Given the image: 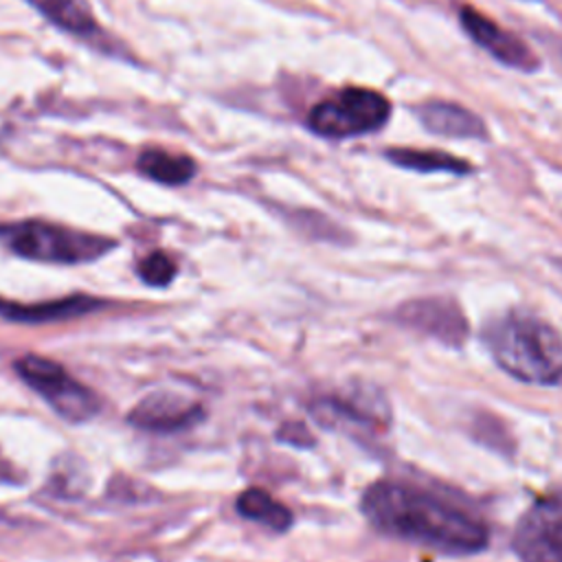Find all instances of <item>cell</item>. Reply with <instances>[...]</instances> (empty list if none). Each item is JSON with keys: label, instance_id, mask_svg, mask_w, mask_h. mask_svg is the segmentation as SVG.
Listing matches in <instances>:
<instances>
[{"label": "cell", "instance_id": "obj_17", "mask_svg": "<svg viewBox=\"0 0 562 562\" xmlns=\"http://www.w3.org/2000/svg\"><path fill=\"white\" fill-rule=\"evenodd\" d=\"M138 274L145 283H149L154 288H162V285L171 283V279L176 277V261L167 252L156 250L138 263Z\"/></svg>", "mask_w": 562, "mask_h": 562}, {"label": "cell", "instance_id": "obj_6", "mask_svg": "<svg viewBox=\"0 0 562 562\" xmlns=\"http://www.w3.org/2000/svg\"><path fill=\"white\" fill-rule=\"evenodd\" d=\"M512 547L522 562H562V490L527 507L516 522Z\"/></svg>", "mask_w": 562, "mask_h": 562}, {"label": "cell", "instance_id": "obj_14", "mask_svg": "<svg viewBox=\"0 0 562 562\" xmlns=\"http://www.w3.org/2000/svg\"><path fill=\"white\" fill-rule=\"evenodd\" d=\"M138 171L162 184H182L193 178L195 162L187 156H173L162 149H147L138 156Z\"/></svg>", "mask_w": 562, "mask_h": 562}, {"label": "cell", "instance_id": "obj_2", "mask_svg": "<svg viewBox=\"0 0 562 562\" xmlns=\"http://www.w3.org/2000/svg\"><path fill=\"white\" fill-rule=\"evenodd\" d=\"M494 362L512 378L553 386L562 382V336L529 312H507L483 329Z\"/></svg>", "mask_w": 562, "mask_h": 562}, {"label": "cell", "instance_id": "obj_18", "mask_svg": "<svg viewBox=\"0 0 562 562\" xmlns=\"http://www.w3.org/2000/svg\"><path fill=\"white\" fill-rule=\"evenodd\" d=\"M279 439L290 441V443H294V446H312V443H314V439H312V435L307 432V428H305L303 424H299V422H290V424L281 426Z\"/></svg>", "mask_w": 562, "mask_h": 562}, {"label": "cell", "instance_id": "obj_4", "mask_svg": "<svg viewBox=\"0 0 562 562\" xmlns=\"http://www.w3.org/2000/svg\"><path fill=\"white\" fill-rule=\"evenodd\" d=\"M391 114L384 94L369 88H345L321 101L307 116L314 134L325 138H349L380 130Z\"/></svg>", "mask_w": 562, "mask_h": 562}, {"label": "cell", "instance_id": "obj_13", "mask_svg": "<svg viewBox=\"0 0 562 562\" xmlns=\"http://www.w3.org/2000/svg\"><path fill=\"white\" fill-rule=\"evenodd\" d=\"M33 9H37L48 22L55 26L79 35L94 37L99 26L90 13V9L81 0H26Z\"/></svg>", "mask_w": 562, "mask_h": 562}, {"label": "cell", "instance_id": "obj_1", "mask_svg": "<svg viewBox=\"0 0 562 562\" xmlns=\"http://www.w3.org/2000/svg\"><path fill=\"white\" fill-rule=\"evenodd\" d=\"M362 514L384 536L450 555L483 551L487 522L468 505L411 481H378L362 494Z\"/></svg>", "mask_w": 562, "mask_h": 562}, {"label": "cell", "instance_id": "obj_11", "mask_svg": "<svg viewBox=\"0 0 562 562\" xmlns=\"http://www.w3.org/2000/svg\"><path fill=\"white\" fill-rule=\"evenodd\" d=\"M424 127L439 136L450 138H485L487 130L479 114L450 101H428L417 108Z\"/></svg>", "mask_w": 562, "mask_h": 562}, {"label": "cell", "instance_id": "obj_8", "mask_svg": "<svg viewBox=\"0 0 562 562\" xmlns=\"http://www.w3.org/2000/svg\"><path fill=\"white\" fill-rule=\"evenodd\" d=\"M461 24L481 48H485L492 57H496L505 66H512L518 70H536L538 68L536 55L520 37L501 29L496 22L485 18L474 7L461 9Z\"/></svg>", "mask_w": 562, "mask_h": 562}, {"label": "cell", "instance_id": "obj_5", "mask_svg": "<svg viewBox=\"0 0 562 562\" xmlns=\"http://www.w3.org/2000/svg\"><path fill=\"white\" fill-rule=\"evenodd\" d=\"M15 371L20 378L37 391L57 415L68 422H86L99 411L97 395L77 382L64 367L48 358L40 356H22L15 362Z\"/></svg>", "mask_w": 562, "mask_h": 562}, {"label": "cell", "instance_id": "obj_12", "mask_svg": "<svg viewBox=\"0 0 562 562\" xmlns=\"http://www.w3.org/2000/svg\"><path fill=\"white\" fill-rule=\"evenodd\" d=\"M97 305H99L97 299L83 296V294L44 301V303H31V305L0 299V314L4 318L22 321V323H50V321H66L72 316L88 314V312L97 310Z\"/></svg>", "mask_w": 562, "mask_h": 562}, {"label": "cell", "instance_id": "obj_9", "mask_svg": "<svg viewBox=\"0 0 562 562\" xmlns=\"http://www.w3.org/2000/svg\"><path fill=\"white\" fill-rule=\"evenodd\" d=\"M202 417V406L176 395V393H151L143 397L127 415L130 424L151 432H176L193 426Z\"/></svg>", "mask_w": 562, "mask_h": 562}, {"label": "cell", "instance_id": "obj_15", "mask_svg": "<svg viewBox=\"0 0 562 562\" xmlns=\"http://www.w3.org/2000/svg\"><path fill=\"white\" fill-rule=\"evenodd\" d=\"M386 158L400 167L415 169V171H448V173H468L472 171V165L448 154V151H437V149H408V147H397L389 149Z\"/></svg>", "mask_w": 562, "mask_h": 562}, {"label": "cell", "instance_id": "obj_3", "mask_svg": "<svg viewBox=\"0 0 562 562\" xmlns=\"http://www.w3.org/2000/svg\"><path fill=\"white\" fill-rule=\"evenodd\" d=\"M0 241L20 257L50 263L92 261L116 246L108 237L37 220L0 226Z\"/></svg>", "mask_w": 562, "mask_h": 562}, {"label": "cell", "instance_id": "obj_16", "mask_svg": "<svg viewBox=\"0 0 562 562\" xmlns=\"http://www.w3.org/2000/svg\"><path fill=\"white\" fill-rule=\"evenodd\" d=\"M237 512L277 531H285L292 525V514L288 512V507H283L279 501H274L268 492L259 487H250L239 494Z\"/></svg>", "mask_w": 562, "mask_h": 562}, {"label": "cell", "instance_id": "obj_7", "mask_svg": "<svg viewBox=\"0 0 562 562\" xmlns=\"http://www.w3.org/2000/svg\"><path fill=\"white\" fill-rule=\"evenodd\" d=\"M397 318L404 325L419 329L432 338H439L446 345H461L468 336V323L459 305L443 296L404 303L397 310Z\"/></svg>", "mask_w": 562, "mask_h": 562}, {"label": "cell", "instance_id": "obj_10", "mask_svg": "<svg viewBox=\"0 0 562 562\" xmlns=\"http://www.w3.org/2000/svg\"><path fill=\"white\" fill-rule=\"evenodd\" d=\"M314 415L325 424L349 422L364 428H386L389 426V404L380 393L371 389H351L347 393L321 400L314 406Z\"/></svg>", "mask_w": 562, "mask_h": 562}]
</instances>
